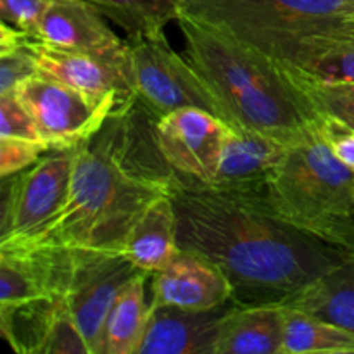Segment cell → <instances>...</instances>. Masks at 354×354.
I'll use <instances>...</instances> for the list:
<instances>
[{
  "instance_id": "6da1fadb",
  "label": "cell",
  "mask_w": 354,
  "mask_h": 354,
  "mask_svg": "<svg viewBox=\"0 0 354 354\" xmlns=\"http://www.w3.org/2000/svg\"><path fill=\"white\" fill-rule=\"evenodd\" d=\"M171 199L178 245L220 266L237 301H279L348 258L344 249L282 220L266 201L263 183L225 187L176 173Z\"/></svg>"
},
{
  "instance_id": "7a4b0ae2",
  "label": "cell",
  "mask_w": 354,
  "mask_h": 354,
  "mask_svg": "<svg viewBox=\"0 0 354 354\" xmlns=\"http://www.w3.org/2000/svg\"><path fill=\"white\" fill-rule=\"evenodd\" d=\"M154 121L135 104L76 147L68 204L30 251H121L135 220L176 182L156 144Z\"/></svg>"
},
{
  "instance_id": "3957f363",
  "label": "cell",
  "mask_w": 354,
  "mask_h": 354,
  "mask_svg": "<svg viewBox=\"0 0 354 354\" xmlns=\"http://www.w3.org/2000/svg\"><path fill=\"white\" fill-rule=\"evenodd\" d=\"M176 23L185 40L183 54L232 127L261 131L289 145L315 133L320 114L286 66L185 14Z\"/></svg>"
},
{
  "instance_id": "277c9868",
  "label": "cell",
  "mask_w": 354,
  "mask_h": 354,
  "mask_svg": "<svg viewBox=\"0 0 354 354\" xmlns=\"http://www.w3.org/2000/svg\"><path fill=\"white\" fill-rule=\"evenodd\" d=\"M277 214L308 235L344 251L354 249V171L317 130L289 147L263 182Z\"/></svg>"
},
{
  "instance_id": "5b68a950",
  "label": "cell",
  "mask_w": 354,
  "mask_h": 354,
  "mask_svg": "<svg viewBox=\"0 0 354 354\" xmlns=\"http://www.w3.org/2000/svg\"><path fill=\"white\" fill-rule=\"evenodd\" d=\"M182 14L289 64L301 44L354 19V0H182Z\"/></svg>"
},
{
  "instance_id": "8992f818",
  "label": "cell",
  "mask_w": 354,
  "mask_h": 354,
  "mask_svg": "<svg viewBox=\"0 0 354 354\" xmlns=\"http://www.w3.org/2000/svg\"><path fill=\"white\" fill-rule=\"evenodd\" d=\"M76 147L52 151L30 168L3 178L0 251L33 249L69 201Z\"/></svg>"
},
{
  "instance_id": "52a82bcc",
  "label": "cell",
  "mask_w": 354,
  "mask_h": 354,
  "mask_svg": "<svg viewBox=\"0 0 354 354\" xmlns=\"http://www.w3.org/2000/svg\"><path fill=\"white\" fill-rule=\"evenodd\" d=\"M128 68L137 104L154 120L182 107H199L228 121L214 93L185 54H178L165 31L127 37Z\"/></svg>"
},
{
  "instance_id": "ba28073f",
  "label": "cell",
  "mask_w": 354,
  "mask_h": 354,
  "mask_svg": "<svg viewBox=\"0 0 354 354\" xmlns=\"http://www.w3.org/2000/svg\"><path fill=\"white\" fill-rule=\"evenodd\" d=\"M61 254L66 261L61 297L85 337L90 354H102L111 308L123 287L140 270L121 251Z\"/></svg>"
},
{
  "instance_id": "9c48e42d",
  "label": "cell",
  "mask_w": 354,
  "mask_h": 354,
  "mask_svg": "<svg viewBox=\"0 0 354 354\" xmlns=\"http://www.w3.org/2000/svg\"><path fill=\"white\" fill-rule=\"evenodd\" d=\"M14 93L33 118L50 151L78 147L116 114L109 104L95 102L73 86L40 73L19 83Z\"/></svg>"
},
{
  "instance_id": "30bf717a",
  "label": "cell",
  "mask_w": 354,
  "mask_h": 354,
  "mask_svg": "<svg viewBox=\"0 0 354 354\" xmlns=\"http://www.w3.org/2000/svg\"><path fill=\"white\" fill-rule=\"evenodd\" d=\"M232 124L199 107H182L154 121V137L165 161L185 178L213 183Z\"/></svg>"
},
{
  "instance_id": "8fae6325",
  "label": "cell",
  "mask_w": 354,
  "mask_h": 354,
  "mask_svg": "<svg viewBox=\"0 0 354 354\" xmlns=\"http://www.w3.org/2000/svg\"><path fill=\"white\" fill-rule=\"evenodd\" d=\"M38 73L73 86L99 104H109L116 114L131 109L137 95L127 68L85 52L68 50L28 37Z\"/></svg>"
},
{
  "instance_id": "7c38bea8",
  "label": "cell",
  "mask_w": 354,
  "mask_h": 354,
  "mask_svg": "<svg viewBox=\"0 0 354 354\" xmlns=\"http://www.w3.org/2000/svg\"><path fill=\"white\" fill-rule=\"evenodd\" d=\"M33 38L107 59L130 73L127 40H121L107 24V17L86 0H50Z\"/></svg>"
},
{
  "instance_id": "4fadbf2b",
  "label": "cell",
  "mask_w": 354,
  "mask_h": 354,
  "mask_svg": "<svg viewBox=\"0 0 354 354\" xmlns=\"http://www.w3.org/2000/svg\"><path fill=\"white\" fill-rule=\"evenodd\" d=\"M232 299H235L234 286L220 266L189 249L180 248L175 258L152 275V306L204 311Z\"/></svg>"
},
{
  "instance_id": "5bb4252c",
  "label": "cell",
  "mask_w": 354,
  "mask_h": 354,
  "mask_svg": "<svg viewBox=\"0 0 354 354\" xmlns=\"http://www.w3.org/2000/svg\"><path fill=\"white\" fill-rule=\"evenodd\" d=\"M234 303L204 311L151 304L138 354H214L221 320Z\"/></svg>"
},
{
  "instance_id": "9a60e30c",
  "label": "cell",
  "mask_w": 354,
  "mask_h": 354,
  "mask_svg": "<svg viewBox=\"0 0 354 354\" xmlns=\"http://www.w3.org/2000/svg\"><path fill=\"white\" fill-rule=\"evenodd\" d=\"M283 306L279 301L235 303L225 313L214 354H282Z\"/></svg>"
},
{
  "instance_id": "2e32d148",
  "label": "cell",
  "mask_w": 354,
  "mask_h": 354,
  "mask_svg": "<svg viewBox=\"0 0 354 354\" xmlns=\"http://www.w3.org/2000/svg\"><path fill=\"white\" fill-rule=\"evenodd\" d=\"M292 145L249 128L230 127L227 131L214 185H261Z\"/></svg>"
},
{
  "instance_id": "e0dca14e",
  "label": "cell",
  "mask_w": 354,
  "mask_h": 354,
  "mask_svg": "<svg viewBox=\"0 0 354 354\" xmlns=\"http://www.w3.org/2000/svg\"><path fill=\"white\" fill-rule=\"evenodd\" d=\"M178 225L171 194L152 201L124 237L121 252L140 272L154 275L178 252Z\"/></svg>"
},
{
  "instance_id": "ac0fdd59",
  "label": "cell",
  "mask_w": 354,
  "mask_h": 354,
  "mask_svg": "<svg viewBox=\"0 0 354 354\" xmlns=\"http://www.w3.org/2000/svg\"><path fill=\"white\" fill-rule=\"evenodd\" d=\"M282 66L315 82L354 85V19L311 37Z\"/></svg>"
},
{
  "instance_id": "d6986e66",
  "label": "cell",
  "mask_w": 354,
  "mask_h": 354,
  "mask_svg": "<svg viewBox=\"0 0 354 354\" xmlns=\"http://www.w3.org/2000/svg\"><path fill=\"white\" fill-rule=\"evenodd\" d=\"M279 301L354 332V254Z\"/></svg>"
},
{
  "instance_id": "ffe728a7",
  "label": "cell",
  "mask_w": 354,
  "mask_h": 354,
  "mask_svg": "<svg viewBox=\"0 0 354 354\" xmlns=\"http://www.w3.org/2000/svg\"><path fill=\"white\" fill-rule=\"evenodd\" d=\"M149 273L137 272L114 301L104 330L102 354H138L147 330L151 303L145 297Z\"/></svg>"
},
{
  "instance_id": "44dd1931",
  "label": "cell",
  "mask_w": 354,
  "mask_h": 354,
  "mask_svg": "<svg viewBox=\"0 0 354 354\" xmlns=\"http://www.w3.org/2000/svg\"><path fill=\"white\" fill-rule=\"evenodd\" d=\"M282 306L286 324L282 354H354L353 330L306 311Z\"/></svg>"
},
{
  "instance_id": "7402d4cb",
  "label": "cell",
  "mask_w": 354,
  "mask_h": 354,
  "mask_svg": "<svg viewBox=\"0 0 354 354\" xmlns=\"http://www.w3.org/2000/svg\"><path fill=\"white\" fill-rule=\"evenodd\" d=\"M127 33L140 37L165 31L182 16V0H86Z\"/></svg>"
},
{
  "instance_id": "603a6c76",
  "label": "cell",
  "mask_w": 354,
  "mask_h": 354,
  "mask_svg": "<svg viewBox=\"0 0 354 354\" xmlns=\"http://www.w3.org/2000/svg\"><path fill=\"white\" fill-rule=\"evenodd\" d=\"M287 69L297 80L304 93L310 97L318 114H330V116L337 118L342 123L354 128V90L346 85L315 82V80L308 78V76L301 75L294 69Z\"/></svg>"
},
{
  "instance_id": "cb8c5ba5",
  "label": "cell",
  "mask_w": 354,
  "mask_h": 354,
  "mask_svg": "<svg viewBox=\"0 0 354 354\" xmlns=\"http://www.w3.org/2000/svg\"><path fill=\"white\" fill-rule=\"evenodd\" d=\"M38 354H90L88 344L61 296Z\"/></svg>"
},
{
  "instance_id": "d4e9b609",
  "label": "cell",
  "mask_w": 354,
  "mask_h": 354,
  "mask_svg": "<svg viewBox=\"0 0 354 354\" xmlns=\"http://www.w3.org/2000/svg\"><path fill=\"white\" fill-rule=\"evenodd\" d=\"M0 137L44 142L33 118L14 92L0 93Z\"/></svg>"
},
{
  "instance_id": "484cf974",
  "label": "cell",
  "mask_w": 354,
  "mask_h": 354,
  "mask_svg": "<svg viewBox=\"0 0 354 354\" xmlns=\"http://www.w3.org/2000/svg\"><path fill=\"white\" fill-rule=\"evenodd\" d=\"M45 152H50L45 142L0 137V176L6 178L30 168Z\"/></svg>"
},
{
  "instance_id": "4316f807",
  "label": "cell",
  "mask_w": 354,
  "mask_h": 354,
  "mask_svg": "<svg viewBox=\"0 0 354 354\" xmlns=\"http://www.w3.org/2000/svg\"><path fill=\"white\" fill-rule=\"evenodd\" d=\"M48 3L50 0H0V19L33 38Z\"/></svg>"
},
{
  "instance_id": "83f0119b",
  "label": "cell",
  "mask_w": 354,
  "mask_h": 354,
  "mask_svg": "<svg viewBox=\"0 0 354 354\" xmlns=\"http://www.w3.org/2000/svg\"><path fill=\"white\" fill-rule=\"evenodd\" d=\"M318 131L332 152L354 171V128L330 114H320Z\"/></svg>"
},
{
  "instance_id": "f1b7e54d",
  "label": "cell",
  "mask_w": 354,
  "mask_h": 354,
  "mask_svg": "<svg viewBox=\"0 0 354 354\" xmlns=\"http://www.w3.org/2000/svg\"><path fill=\"white\" fill-rule=\"evenodd\" d=\"M346 86H349V88H351V90H354V85H346Z\"/></svg>"
},
{
  "instance_id": "f546056e",
  "label": "cell",
  "mask_w": 354,
  "mask_h": 354,
  "mask_svg": "<svg viewBox=\"0 0 354 354\" xmlns=\"http://www.w3.org/2000/svg\"><path fill=\"white\" fill-rule=\"evenodd\" d=\"M349 252V254H354V249H353V251H348Z\"/></svg>"
}]
</instances>
